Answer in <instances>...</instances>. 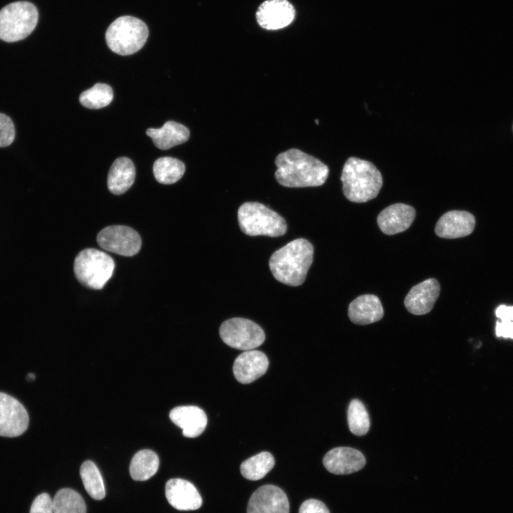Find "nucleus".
Masks as SVG:
<instances>
[{
	"mask_svg": "<svg viewBox=\"0 0 513 513\" xmlns=\"http://www.w3.org/2000/svg\"><path fill=\"white\" fill-rule=\"evenodd\" d=\"M165 497L172 507L181 511L196 510L202 504L196 487L189 481L180 478L170 479L167 482Z\"/></svg>",
	"mask_w": 513,
	"mask_h": 513,
	"instance_id": "nucleus-14",
	"label": "nucleus"
},
{
	"mask_svg": "<svg viewBox=\"0 0 513 513\" xmlns=\"http://www.w3.org/2000/svg\"><path fill=\"white\" fill-rule=\"evenodd\" d=\"M273 455L261 452L244 461L240 465L242 476L249 480L262 479L274 466Z\"/></svg>",
	"mask_w": 513,
	"mask_h": 513,
	"instance_id": "nucleus-25",
	"label": "nucleus"
},
{
	"mask_svg": "<svg viewBox=\"0 0 513 513\" xmlns=\"http://www.w3.org/2000/svg\"><path fill=\"white\" fill-rule=\"evenodd\" d=\"M53 513H86V506L81 494L70 488L58 490L53 500Z\"/></svg>",
	"mask_w": 513,
	"mask_h": 513,
	"instance_id": "nucleus-27",
	"label": "nucleus"
},
{
	"mask_svg": "<svg viewBox=\"0 0 513 513\" xmlns=\"http://www.w3.org/2000/svg\"><path fill=\"white\" fill-rule=\"evenodd\" d=\"M347 420L349 429L353 435L363 436L368 432L370 418L361 400L353 399L351 401L347 410Z\"/></svg>",
	"mask_w": 513,
	"mask_h": 513,
	"instance_id": "nucleus-29",
	"label": "nucleus"
},
{
	"mask_svg": "<svg viewBox=\"0 0 513 513\" xmlns=\"http://www.w3.org/2000/svg\"><path fill=\"white\" fill-rule=\"evenodd\" d=\"M27 379L29 380H33L35 379V375L33 373H29L27 375Z\"/></svg>",
	"mask_w": 513,
	"mask_h": 513,
	"instance_id": "nucleus-35",
	"label": "nucleus"
},
{
	"mask_svg": "<svg viewBox=\"0 0 513 513\" xmlns=\"http://www.w3.org/2000/svg\"><path fill=\"white\" fill-rule=\"evenodd\" d=\"M15 138V128L11 119L0 113V147L11 145Z\"/></svg>",
	"mask_w": 513,
	"mask_h": 513,
	"instance_id": "nucleus-30",
	"label": "nucleus"
},
{
	"mask_svg": "<svg viewBox=\"0 0 513 513\" xmlns=\"http://www.w3.org/2000/svg\"><path fill=\"white\" fill-rule=\"evenodd\" d=\"M495 333L497 337L513 339V321H498L496 323Z\"/></svg>",
	"mask_w": 513,
	"mask_h": 513,
	"instance_id": "nucleus-33",
	"label": "nucleus"
},
{
	"mask_svg": "<svg viewBox=\"0 0 513 513\" xmlns=\"http://www.w3.org/2000/svg\"><path fill=\"white\" fill-rule=\"evenodd\" d=\"M268 367L269 360L263 352L249 350L237 357L233 365V373L238 382L248 384L262 376Z\"/></svg>",
	"mask_w": 513,
	"mask_h": 513,
	"instance_id": "nucleus-15",
	"label": "nucleus"
},
{
	"mask_svg": "<svg viewBox=\"0 0 513 513\" xmlns=\"http://www.w3.org/2000/svg\"><path fill=\"white\" fill-rule=\"evenodd\" d=\"M30 513H53L52 499L47 493L38 495L33 501Z\"/></svg>",
	"mask_w": 513,
	"mask_h": 513,
	"instance_id": "nucleus-31",
	"label": "nucleus"
},
{
	"mask_svg": "<svg viewBox=\"0 0 513 513\" xmlns=\"http://www.w3.org/2000/svg\"><path fill=\"white\" fill-rule=\"evenodd\" d=\"M325 468L335 475H348L361 470L366 458L359 450L348 447H338L329 450L323 458Z\"/></svg>",
	"mask_w": 513,
	"mask_h": 513,
	"instance_id": "nucleus-13",
	"label": "nucleus"
},
{
	"mask_svg": "<svg viewBox=\"0 0 513 513\" xmlns=\"http://www.w3.org/2000/svg\"><path fill=\"white\" fill-rule=\"evenodd\" d=\"M135 178V168L133 161L125 157H118L109 170L108 187L114 195L123 194L132 186Z\"/></svg>",
	"mask_w": 513,
	"mask_h": 513,
	"instance_id": "nucleus-22",
	"label": "nucleus"
},
{
	"mask_svg": "<svg viewBox=\"0 0 513 513\" xmlns=\"http://www.w3.org/2000/svg\"><path fill=\"white\" fill-rule=\"evenodd\" d=\"M341 180L346 197L353 202H366L375 198L383 185L380 171L370 162L356 157L345 162Z\"/></svg>",
	"mask_w": 513,
	"mask_h": 513,
	"instance_id": "nucleus-3",
	"label": "nucleus"
},
{
	"mask_svg": "<svg viewBox=\"0 0 513 513\" xmlns=\"http://www.w3.org/2000/svg\"><path fill=\"white\" fill-rule=\"evenodd\" d=\"M475 226V217L470 212L452 210L445 213L437 221L435 232L442 238L455 239L471 234Z\"/></svg>",
	"mask_w": 513,
	"mask_h": 513,
	"instance_id": "nucleus-17",
	"label": "nucleus"
},
{
	"mask_svg": "<svg viewBox=\"0 0 513 513\" xmlns=\"http://www.w3.org/2000/svg\"><path fill=\"white\" fill-rule=\"evenodd\" d=\"M80 475L88 494L94 499H103L105 496V486L95 463L90 460L85 461L81 466Z\"/></svg>",
	"mask_w": 513,
	"mask_h": 513,
	"instance_id": "nucleus-26",
	"label": "nucleus"
},
{
	"mask_svg": "<svg viewBox=\"0 0 513 513\" xmlns=\"http://www.w3.org/2000/svg\"><path fill=\"white\" fill-rule=\"evenodd\" d=\"M113 98L112 88L105 83H98L83 91L79 97L82 105L90 109H99L108 105Z\"/></svg>",
	"mask_w": 513,
	"mask_h": 513,
	"instance_id": "nucleus-28",
	"label": "nucleus"
},
{
	"mask_svg": "<svg viewBox=\"0 0 513 513\" xmlns=\"http://www.w3.org/2000/svg\"><path fill=\"white\" fill-rule=\"evenodd\" d=\"M172 422L182 430L187 437L200 436L205 430L207 418L201 408L195 405L177 406L170 412Z\"/></svg>",
	"mask_w": 513,
	"mask_h": 513,
	"instance_id": "nucleus-19",
	"label": "nucleus"
},
{
	"mask_svg": "<svg viewBox=\"0 0 513 513\" xmlns=\"http://www.w3.org/2000/svg\"><path fill=\"white\" fill-rule=\"evenodd\" d=\"M439 294L438 281L435 279H428L411 288L404 304L410 313L423 315L431 311Z\"/></svg>",
	"mask_w": 513,
	"mask_h": 513,
	"instance_id": "nucleus-16",
	"label": "nucleus"
},
{
	"mask_svg": "<svg viewBox=\"0 0 513 513\" xmlns=\"http://www.w3.org/2000/svg\"><path fill=\"white\" fill-rule=\"evenodd\" d=\"M185 171V164L172 157H160L153 165L154 176L161 184L170 185L177 182L182 178Z\"/></svg>",
	"mask_w": 513,
	"mask_h": 513,
	"instance_id": "nucleus-24",
	"label": "nucleus"
},
{
	"mask_svg": "<svg viewBox=\"0 0 513 513\" xmlns=\"http://www.w3.org/2000/svg\"><path fill=\"white\" fill-rule=\"evenodd\" d=\"M28 420L26 410L19 400L0 392V436L22 435L28 428Z\"/></svg>",
	"mask_w": 513,
	"mask_h": 513,
	"instance_id": "nucleus-10",
	"label": "nucleus"
},
{
	"mask_svg": "<svg viewBox=\"0 0 513 513\" xmlns=\"http://www.w3.org/2000/svg\"><path fill=\"white\" fill-rule=\"evenodd\" d=\"M148 37L147 25L140 19L123 16L108 28L105 40L109 48L121 56L133 54L140 50Z\"/></svg>",
	"mask_w": 513,
	"mask_h": 513,
	"instance_id": "nucleus-5",
	"label": "nucleus"
},
{
	"mask_svg": "<svg viewBox=\"0 0 513 513\" xmlns=\"http://www.w3.org/2000/svg\"><path fill=\"white\" fill-rule=\"evenodd\" d=\"M348 316L353 323L358 325L378 321L383 316L381 302L375 295H361L349 304Z\"/></svg>",
	"mask_w": 513,
	"mask_h": 513,
	"instance_id": "nucleus-20",
	"label": "nucleus"
},
{
	"mask_svg": "<svg viewBox=\"0 0 513 513\" xmlns=\"http://www.w3.org/2000/svg\"><path fill=\"white\" fill-rule=\"evenodd\" d=\"M495 315L499 320L513 321V306L500 305L496 309Z\"/></svg>",
	"mask_w": 513,
	"mask_h": 513,
	"instance_id": "nucleus-34",
	"label": "nucleus"
},
{
	"mask_svg": "<svg viewBox=\"0 0 513 513\" xmlns=\"http://www.w3.org/2000/svg\"><path fill=\"white\" fill-rule=\"evenodd\" d=\"M38 19L36 7L31 2L11 3L0 10V39L16 42L26 38L35 28Z\"/></svg>",
	"mask_w": 513,
	"mask_h": 513,
	"instance_id": "nucleus-7",
	"label": "nucleus"
},
{
	"mask_svg": "<svg viewBox=\"0 0 513 513\" xmlns=\"http://www.w3.org/2000/svg\"><path fill=\"white\" fill-rule=\"evenodd\" d=\"M295 14L294 6L287 0H266L259 6L256 17L263 28L277 30L289 26Z\"/></svg>",
	"mask_w": 513,
	"mask_h": 513,
	"instance_id": "nucleus-12",
	"label": "nucleus"
},
{
	"mask_svg": "<svg viewBox=\"0 0 513 513\" xmlns=\"http://www.w3.org/2000/svg\"><path fill=\"white\" fill-rule=\"evenodd\" d=\"M115 262L108 254L88 248L80 252L73 263V271L78 281L84 286L99 290L112 276Z\"/></svg>",
	"mask_w": 513,
	"mask_h": 513,
	"instance_id": "nucleus-6",
	"label": "nucleus"
},
{
	"mask_svg": "<svg viewBox=\"0 0 513 513\" xmlns=\"http://www.w3.org/2000/svg\"><path fill=\"white\" fill-rule=\"evenodd\" d=\"M247 513H289V502L284 492L277 486L266 484L252 494Z\"/></svg>",
	"mask_w": 513,
	"mask_h": 513,
	"instance_id": "nucleus-11",
	"label": "nucleus"
},
{
	"mask_svg": "<svg viewBox=\"0 0 513 513\" xmlns=\"http://www.w3.org/2000/svg\"><path fill=\"white\" fill-rule=\"evenodd\" d=\"M275 165L276 180L287 187L321 186L329 172L327 165L321 160L296 148L279 154Z\"/></svg>",
	"mask_w": 513,
	"mask_h": 513,
	"instance_id": "nucleus-1",
	"label": "nucleus"
},
{
	"mask_svg": "<svg viewBox=\"0 0 513 513\" xmlns=\"http://www.w3.org/2000/svg\"><path fill=\"white\" fill-rule=\"evenodd\" d=\"M97 242L102 249L125 256L135 255L142 245L139 234L125 225L103 228L97 235Z\"/></svg>",
	"mask_w": 513,
	"mask_h": 513,
	"instance_id": "nucleus-9",
	"label": "nucleus"
},
{
	"mask_svg": "<svg viewBox=\"0 0 513 513\" xmlns=\"http://www.w3.org/2000/svg\"><path fill=\"white\" fill-rule=\"evenodd\" d=\"M238 221L241 230L252 237H276L284 234L287 229L286 221L281 215L256 202H247L239 207Z\"/></svg>",
	"mask_w": 513,
	"mask_h": 513,
	"instance_id": "nucleus-4",
	"label": "nucleus"
},
{
	"mask_svg": "<svg viewBox=\"0 0 513 513\" xmlns=\"http://www.w3.org/2000/svg\"><path fill=\"white\" fill-rule=\"evenodd\" d=\"M415 217V209L408 204L396 203L385 208L377 218L380 230L393 235L408 229Z\"/></svg>",
	"mask_w": 513,
	"mask_h": 513,
	"instance_id": "nucleus-18",
	"label": "nucleus"
},
{
	"mask_svg": "<svg viewBox=\"0 0 513 513\" xmlns=\"http://www.w3.org/2000/svg\"><path fill=\"white\" fill-rule=\"evenodd\" d=\"M219 335L229 346L244 351L259 347L265 340L263 329L254 321L243 318L224 321L219 328Z\"/></svg>",
	"mask_w": 513,
	"mask_h": 513,
	"instance_id": "nucleus-8",
	"label": "nucleus"
},
{
	"mask_svg": "<svg viewBox=\"0 0 513 513\" xmlns=\"http://www.w3.org/2000/svg\"><path fill=\"white\" fill-rule=\"evenodd\" d=\"M146 134L155 145L161 150H167L185 142L190 131L185 125L172 120L167 121L160 128H148Z\"/></svg>",
	"mask_w": 513,
	"mask_h": 513,
	"instance_id": "nucleus-21",
	"label": "nucleus"
},
{
	"mask_svg": "<svg viewBox=\"0 0 513 513\" xmlns=\"http://www.w3.org/2000/svg\"><path fill=\"white\" fill-rule=\"evenodd\" d=\"M314 247L307 239H294L274 252L269 261L274 278L284 284H302L313 262Z\"/></svg>",
	"mask_w": 513,
	"mask_h": 513,
	"instance_id": "nucleus-2",
	"label": "nucleus"
},
{
	"mask_svg": "<svg viewBox=\"0 0 513 513\" xmlns=\"http://www.w3.org/2000/svg\"><path fill=\"white\" fill-rule=\"evenodd\" d=\"M299 513H330V512L322 502L309 499L301 504Z\"/></svg>",
	"mask_w": 513,
	"mask_h": 513,
	"instance_id": "nucleus-32",
	"label": "nucleus"
},
{
	"mask_svg": "<svg viewBox=\"0 0 513 513\" xmlns=\"http://www.w3.org/2000/svg\"><path fill=\"white\" fill-rule=\"evenodd\" d=\"M160 465L157 455L150 450L138 451L130 464V474L134 480L145 481L157 471Z\"/></svg>",
	"mask_w": 513,
	"mask_h": 513,
	"instance_id": "nucleus-23",
	"label": "nucleus"
}]
</instances>
